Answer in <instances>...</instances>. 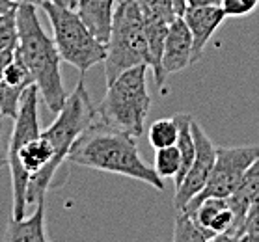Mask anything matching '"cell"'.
I'll return each instance as SVG.
<instances>
[{
	"label": "cell",
	"instance_id": "6da1fadb",
	"mask_svg": "<svg viewBox=\"0 0 259 242\" xmlns=\"http://www.w3.org/2000/svg\"><path fill=\"white\" fill-rule=\"evenodd\" d=\"M67 160L90 170L116 173L162 190L164 183L155 166L144 162L135 136L101 123H92L73 143Z\"/></svg>",
	"mask_w": 259,
	"mask_h": 242
},
{
	"label": "cell",
	"instance_id": "7a4b0ae2",
	"mask_svg": "<svg viewBox=\"0 0 259 242\" xmlns=\"http://www.w3.org/2000/svg\"><path fill=\"white\" fill-rule=\"evenodd\" d=\"M35 8L37 6L32 4L17 6V54L28 67L43 103L51 112L58 114L67 99V91L60 75L62 58L54 39H51L41 28Z\"/></svg>",
	"mask_w": 259,
	"mask_h": 242
},
{
	"label": "cell",
	"instance_id": "3957f363",
	"mask_svg": "<svg viewBox=\"0 0 259 242\" xmlns=\"http://www.w3.org/2000/svg\"><path fill=\"white\" fill-rule=\"evenodd\" d=\"M147 69L149 65L146 64L136 65L106 84V93L97 107V116L103 123L140 138L151 107L146 80Z\"/></svg>",
	"mask_w": 259,
	"mask_h": 242
},
{
	"label": "cell",
	"instance_id": "277c9868",
	"mask_svg": "<svg viewBox=\"0 0 259 242\" xmlns=\"http://www.w3.org/2000/svg\"><path fill=\"white\" fill-rule=\"evenodd\" d=\"M142 64L149 65L142 8L138 0H118L110 39L106 43V58L103 62L106 84L123 71Z\"/></svg>",
	"mask_w": 259,
	"mask_h": 242
},
{
	"label": "cell",
	"instance_id": "5b68a950",
	"mask_svg": "<svg viewBox=\"0 0 259 242\" xmlns=\"http://www.w3.org/2000/svg\"><path fill=\"white\" fill-rule=\"evenodd\" d=\"M41 10L53 26V39L62 62L73 65L80 75H86L92 67L105 62L106 45L90 32L73 8L58 6L51 0H45Z\"/></svg>",
	"mask_w": 259,
	"mask_h": 242
},
{
	"label": "cell",
	"instance_id": "8992f818",
	"mask_svg": "<svg viewBox=\"0 0 259 242\" xmlns=\"http://www.w3.org/2000/svg\"><path fill=\"white\" fill-rule=\"evenodd\" d=\"M97 118V107L90 99V93L86 89L84 75H80L75 89L67 95L64 107L56 114V119L49 129L43 130V134L51 138L54 146V160L51 166L53 175L60 170V166L67 160L73 143L77 142V138L94 123Z\"/></svg>",
	"mask_w": 259,
	"mask_h": 242
},
{
	"label": "cell",
	"instance_id": "52a82bcc",
	"mask_svg": "<svg viewBox=\"0 0 259 242\" xmlns=\"http://www.w3.org/2000/svg\"><path fill=\"white\" fill-rule=\"evenodd\" d=\"M259 159V146L241 148H218L214 168L205 188L190 201H201L205 198H230L239 186L248 168Z\"/></svg>",
	"mask_w": 259,
	"mask_h": 242
},
{
	"label": "cell",
	"instance_id": "ba28073f",
	"mask_svg": "<svg viewBox=\"0 0 259 242\" xmlns=\"http://www.w3.org/2000/svg\"><path fill=\"white\" fill-rule=\"evenodd\" d=\"M192 134L196 140V157L190 164V170L185 173L181 183L176 186L174 194V209L181 211L190 200H194L201 190L205 188L207 181L211 177L214 160H217V148L212 146L211 138L200 125L192 121Z\"/></svg>",
	"mask_w": 259,
	"mask_h": 242
},
{
	"label": "cell",
	"instance_id": "9c48e42d",
	"mask_svg": "<svg viewBox=\"0 0 259 242\" xmlns=\"http://www.w3.org/2000/svg\"><path fill=\"white\" fill-rule=\"evenodd\" d=\"M189 26L194 41V62L201 60L207 43L211 41L214 32L224 23L226 13L220 4H201V6H187L181 15Z\"/></svg>",
	"mask_w": 259,
	"mask_h": 242
},
{
	"label": "cell",
	"instance_id": "30bf717a",
	"mask_svg": "<svg viewBox=\"0 0 259 242\" xmlns=\"http://www.w3.org/2000/svg\"><path fill=\"white\" fill-rule=\"evenodd\" d=\"M194 64V41L189 26L181 15H177L168 26L162 54V69L166 77L171 73H179L185 67Z\"/></svg>",
	"mask_w": 259,
	"mask_h": 242
},
{
	"label": "cell",
	"instance_id": "8fae6325",
	"mask_svg": "<svg viewBox=\"0 0 259 242\" xmlns=\"http://www.w3.org/2000/svg\"><path fill=\"white\" fill-rule=\"evenodd\" d=\"M259 194V159L253 162L244 177L241 179L235 192L228 198L230 207L233 211V227H231L224 236H220L218 240H241V235L244 231L248 213L253 205V200Z\"/></svg>",
	"mask_w": 259,
	"mask_h": 242
},
{
	"label": "cell",
	"instance_id": "7c38bea8",
	"mask_svg": "<svg viewBox=\"0 0 259 242\" xmlns=\"http://www.w3.org/2000/svg\"><path fill=\"white\" fill-rule=\"evenodd\" d=\"M118 0H78L75 12L101 43H108Z\"/></svg>",
	"mask_w": 259,
	"mask_h": 242
},
{
	"label": "cell",
	"instance_id": "4fadbf2b",
	"mask_svg": "<svg viewBox=\"0 0 259 242\" xmlns=\"http://www.w3.org/2000/svg\"><path fill=\"white\" fill-rule=\"evenodd\" d=\"M4 240L19 242V240H32V242H47L49 235L45 231V198L37 201L35 211L28 218L24 216L21 220L10 218Z\"/></svg>",
	"mask_w": 259,
	"mask_h": 242
},
{
	"label": "cell",
	"instance_id": "5bb4252c",
	"mask_svg": "<svg viewBox=\"0 0 259 242\" xmlns=\"http://www.w3.org/2000/svg\"><path fill=\"white\" fill-rule=\"evenodd\" d=\"M174 240L176 242H207L214 240L211 231L203 229L192 213L187 209L176 211V222H174Z\"/></svg>",
	"mask_w": 259,
	"mask_h": 242
},
{
	"label": "cell",
	"instance_id": "9a60e30c",
	"mask_svg": "<svg viewBox=\"0 0 259 242\" xmlns=\"http://www.w3.org/2000/svg\"><path fill=\"white\" fill-rule=\"evenodd\" d=\"M177 136H179V127H177L176 118H162L151 123L147 130V140L151 143V148L157 149L170 148L177 143Z\"/></svg>",
	"mask_w": 259,
	"mask_h": 242
},
{
	"label": "cell",
	"instance_id": "2e32d148",
	"mask_svg": "<svg viewBox=\"0 0 259 242\" xmlns=\"http://www.w3.org/2000/svg\"><path fill=\"white\" fill-rule=\"evenodd\" d=\"M155 170L162 179H176L181 170V151L176 146L157 149L155 153Z\"/></svg>",
	"mask_w": 259,
	"mask_h": 242
},
{
	"label": "cell",
	"instance_id": "e0dca14e",
	"mask_svg": "<svg viewBox=\"0 0 259 242\" xmlns=\"http://www.w3.org/2000/svg\"><path fill=\"white\" fill-rule=\"evenodd\" d=\"M24 91H26V88L8 86V84L0 82V112L4 118H17Z\"/></svg>",
	"mask_w": 259,
	"mask_h": 242
},
{
	"label": "cell",
	"instance_id": "ac0fdd59",
	"mask_svg": "<svg viewBox=\"0 0 259 242\" xmlns=\"http://www.w3.org/2000/svg\"><path fill=\"white\" fill-rule=\"evenodd\" d=\"M0 82L8 84V86H19V88H28L34 84V78L30 75L28 67L24 64L21 56L15 54V60L6 67V71L2 75V80Z\"/></svg>",
	"mask_w": 259,
	"mask_h": 242
},
{
	"label": "cell",
	"instance_id": "d6986e66",
	"mask_svg": "<svg viewBox=\"0 0 259 242\" xmlns=\"http://www.w3.org/2000/svg\"><path fill=\"white\" fill-rule=\"evenodd\" d=\"M15 45H19L17 8L0 17V47H15Z\"/></svg>",
	"mask_w": 259,
	"mask_h": 242
},
{
	"label": "cell",
	"instance_id": "ffe728a7",
	"mask_svg": "<svg viewBox=\"0 0 259 242\" xmlns=\"http://www.w3.org/2000/svg\"><path fill=\"white\" fill-rule=\"evenodd\" d=\"M220 6L226 17H244L257 10L259 0H220Z\"/></svg>",
	"mask_w": 259,
	"mask_h": 242
},
{
	"label": "cell",
	"instance_id": "44dd1931",
	"mask_svg": "<svg viewBox=\"0 0 259 242\" xmlns=\"http://www.w3.org/2000/svg\"><path fill=\"white\" fill-rule=\"evenodd\" d=\"M241 240H259V194L253 200V205L250 209V213H248Z\"/></svg>",
	"mask_w": 259,
	"mask_h": 242
},
{
	"label": "cell",
	"instance_id": "7402d4cb",
	"mask_svg": "<svg viewBox=\"0 0 259 242\" xmlns=\"http://www.w3.org/2000/svg\"><path fill=\"white\" fill-rule=\"evenodd\" d=\"M142 8L146 10H151V12L159 13L162 17H166L168 21H174L177 17L176 12V4L174 0H138Z\"/></svg>",
	"mask_w": 259,
	"mask_h": 242
},
{
	"label": "cell",
	"instance_id": "603a6c76",
	"mask_svg": "<svg viewBox=\"0 0 259 242\" xmlns=\"http://www.w3.org/2000/svg\"><path fill=\"white\" fill-rule=\"evenodd\" d=\"M17 47H0V80H2V75L6 71V67L15 60V54H17Z\"/></svg>",
	"mask_w": 259,
	"mask_h": 242
},
{
	"label": "cell",
	"instance_id": "cb8c5ba5",
	"mask_svg": "<svg viewBox=\"0 0 259 242\" xmlns=\"http://www.w3.org/2000/svg\"><path fill=\"white\" fill-rule=\"evenodd\" d=\"M17 6H19V4H17V2H13V0H0V17H2L4 13L15 10Z\"/></svg>",
	"mask_w": 259,
	"mask_h": 242
},
{
	"label": "cell",
	"instance_id": "d4e9b609",
	"mask_svg": "<svg viewBox=\"0 0 259 242\" xmlns=\"http://www.w3.org/2000/svg\"><path fill=\"white\" fill-rule=\"evenodd\" d=\"M187 6H201V4H220V0H185Z\"/></svg>",
	"mask_w": 259,
	"mask_h": 242
},
{
	"label": "cell",
	"instance_id": "484cf974",
	"mask_svg": "<svg viewBox=\"0 0 259 242\" xmlns=\"http://www.w3.org/2000/svg\"><path fill=\"white\" fill-rule=\"evenodd\" d=\"M17 4H32V6H43L45 0H13Z\"/></svg>",
	"mask_w": 259,
	"mask_h": 242
},
{
	"label": "cell",
	"instance_id": "4316f807",
	"mask_svg": "<svg viewBox=\"0 0 259 242\" xmlns=\"http://www.w3.org/2000/svg\"><path fill=\"white\" fill-rule=\"evenodd\" d=\"M6 166H8V155L2 153V149H0V170L6 168Z\"/></svg>",
	"mask_w": 259,
	"mask_h": 242
},
{
	"label": "cell",
	"instance_id": "83f0119b",
	"mask_svg": "<svg viewBox=\"0 0 259 242\" xmlns=\"http://www.w3.org/2000/svg\"><path fill=\"white\" fill-rule=\"evenodd\" d=\"M2 129H4V116L0 112V148H2Z\"/></svg>",
	"mask_w": 259,
	"mask_h": 242
},
{
	"label": "cell",
	"instance_id": "f1b7e54d",
	"mask_svg": "<svg viewBox=\"0 0 259 242\" xmlns=\"http://www.w3.org/2000/svg\"><path fill=\"white\" fill-rule=\"evenodd\" d=\"M51 2H54V4H58V6H69V8H71L69 0H51Z\"/></svg>",
	"mask_w": 259,
	"mask_h": 242
},
{
	"label": "cell",
	"instance_id": "f546056e",
	"mask_svg": "<svg viewBox=\"0 0 259 242\" xmlns=\"http://www.w3.org/2000/svg\"><path fill=\"white\" fill-rule=\"evenodd\" d=\"M77 2H78V0H69V4H71V8H73V10H75V6H77Z\"/></svg>",
	"mask_w": 259,
	"mask_h": 242
}]
</instances>
